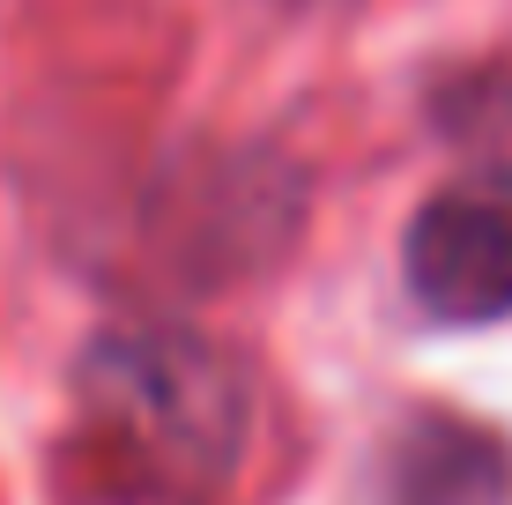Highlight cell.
Instances as JSON below:
<instances>
[{
    "instance_id": "6da1fadb",
    "label": "cell",
    "mask_w": 512,
    "mask_h": 505,
    "mask_svg": "<svg viewBox=\"0 0 512 505\" xmlns=\"http://www.w3.org/2000/svg\"><path fill=\"white\" fill-rule=\"evenodd\" d=\"M75 439L119 505H216L253 446V379L186 320L104 327L75 364Z\"/></svg>"
},
{
    "instance_id": "7a4b0ae2",
    "label": "cell",
    "mask_w": 512,
    "mask_h": 505,
    "mask_svg": "<svg viewBox=\"0 0 512 505\" xmlns=\"http://www.w3.org/2000/svg\"><path fill=\"white\" fill-rule=\"evenodd\" d=\"M401 290L431 327L512 320V156L453 171L401 223Z\"/></svg>"
},
{
    "instance_id": "3957f363",
    "label": "cell",
    "mask_w": 512,
    "mask_h": 505,
    "mask_svg": "<svg viewBox=\"0 0 512 505\" xmlns=\"http://www.w3.org/2000/svg\"><path fill=\"white\" fill-rule=\"evenodd\" d=\"M372 505H512V454L461 416L416 409L379 446Z\"/></svg>"
}]
</instances>
